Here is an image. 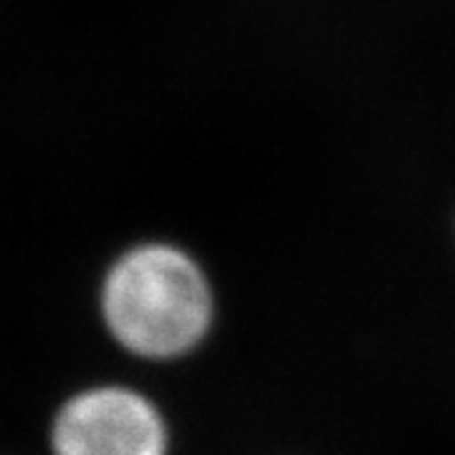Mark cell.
<instances>
[{"label":"cell","mask_w":455,"mask_h":455,"mask_svg":"<svg viewBox=\"0 0 455 455\" xmlns=\"http://www.w3.org/2000/svg\"><path fill=\"white\" fill-rule=\"evenodd\" d=\"M104 319L116 341L142 357H175L208 331L211 289L193 260L167 245H142L104 281Z\"/></svg>","instance_id":"cell-1"},{"label":"cell","mask_w":455,"mask_h":455,"mask_svg":"<svg viewBox=\"0 0 455 455\" xmlns=\"http://www.w3.org/2000/svg\"><path fill=\"white\" fill-rule=\"evenodd\" d=\"M53 455H164V425L142 395L99 387L56 415Z\"/></svg>","instance_id":"cell-2"}]
</instances>
